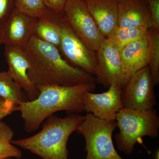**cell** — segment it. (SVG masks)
<instances>
[{
	"label": "cell",
	"instance_id": "1",
	"mask_svg": "<svg viewBox=\"0 0 159 159\" xmlns=\"http://www.w3.org/2000/svg\"><path fill=\"white\" fill-rule=\"evenodd\" d=\"M30 67L28 74L37 88L50 85L71 86L95 83L92 74L71 65L63 59L59 49L33 36L24 48Z\"/></svg>",
	"mask_w": 159,
	"mask_h": 159
},
{
	"label": "cell",
	"instance_id": "2",
	"mask_svg": "<svg viewBox=\"0 0 159 159\" xmlns=\"http://www.w3.org/2000/svg\"><path fill=\"white\" fill-rule=\"evenodd\" d=\"M95 88V83L38 87L37 98L21 103L16 109L24 120L25 130L28 133L37 130L47 118L59 111L75 114L83 111L84 96Z\"/></svg>",
	"mask_w": 159,
	"mask_h": 159
},
{
	"label": "cell",
	"instance_id": "3",
	"mask_svg": "<svg viewBox=\"0 0 159 159\" xmlns=\"http://www.w3.org/2000/svg\"><path fill=\"white\" fill-rule=\"evenodd\" d=\"M84 119V116L78 114L65 118L53 114L43 122L39 132L29 138L12 140L11 143L42 159H68L69 138L77 131Z\"/></svg>",
	"mask_w": 159,
	"mask_h": 159
},
{
	"label": "cell",
	"instance_id": "4",
	"mask_svg": "<svg viewBox=\"0 0 159 159\" xmlns=\"http://www.w3.org/2000/svg\"><path fill=\"white\" fill-rule=\"evenodd\" d=\"M116 121L119 130L115 137L117 147L125 154L132 153L136 143L143 137H158L159 117L154 108L138 111L123 107L117 113Z\"/></svg>",
	"mask_w": 159,
	"mask_h": 159
},
{
	"label": "cell",
	"instance_id": "5",
	"mask_svg": "<svg viewBox=\"0 0 159 159\" xmlns=\"http://www.w3.org/2000/svg\"><path fill=\"white\" fill-rule=\"evenodd\" d=\"M117 127L116 121L99 119L88 113L77 131L85 141V159H123L115 149L112 134Z\"/></svg>",
	"mask_w": 159,
	"mask_h": 159
},
{
	"label": "cell",
	"instance_id": "6",
	"mask_svg": "<svg viewBox=\"0 0 159 159\" xmlns=\"http://www.w3.org/2000/svg\"><path fill=\"white\" fill-rule=\"evenodd\" d=\"M64 18L80 40L96 52L106 39L100 31L87 7L84 0H66Z\"/></svg>",
	"mask_w": 159,
	"mask_h": 159
},
{
	"label": "cell",
	"instance_id": "7",
	"mask_svg": "<svg viewBox=\"0 0 159 159\" xmlns=\"http://www.w3.org/2000/svg\"><path fill=\"white\" fill-rule=\"evenodd\" d=\"M96 54V81L108 88L114 84L124 89L132 76L123 63L119 49L107 38Z\"/></svg>",
	"mask_w": 159,
	"mask_h": 159
},
{
	"label": "cell",
	"instance_id": "8",
	"mask_svg": "<svg viewBox=\"0 0 159 159\" xmlns=\"http://www.w3.org/2000/svg\"><path fill=\"white\" fill-rule=\"evenodd\" d=\"M54 19L59 27L60 33L59 51L71 65L94 75L97 64L96 52L83 42L63 17L54 15Z\"/></svg>",
	"mask_w": 159,
	"mask_h": 159
},
{
	"label": "cell",
	"instance_id": "9",
	"mask_svg": "<svg viewBox=\"0 0 159 159\" xmlns=\"http://www.w3.org/2000/svg\"><path fill=\"white\" fill-rule=\"evenodd\" d=\"M148 66L134 74L121 93L123 108L138 111L153 108L156 96Z\"/></svg>",
	"mask_w": 159,
	"mask_h": 159
},
{
	"label": "cell",
	"instance_id": "10",
	"mask_svg": "<svg viewBox=\"0 0 159 159\" xmlns=\"http://www.w3.org/2000/svg\"><path fill=\"white\" fill-rule=\"evenodd\" d=\"M5 56L9 66L10 77L27 95L29 100L36 99L39 91L31 81L28 74L30 62L24 48L20 46L5 45Z\"/></svg>",
	"mask_w": 159,
	"mask_h": 159
},
{
	"label": "cell",
	"instance_id": "11",
	"mask_svg": "<svg viewBox=\"0 0 159 159\" xmlns=\"http://www.w3.org/2000/svg\"><path fill=\"white\" fill-rule=\"evenodd\" d=\"M122 91V89L112 84L108 90L101 93L87 92L84 97V111L100 119L116 121L117 113L123 107Z\"/></svg>",
	"mask_w": 159,
	"mask_h": 159
},
{
	"label": "cell",
	"instance_id": "12",
	"mask_svg": "<svg viewBox=\"0 0 159 159\" xmlns=\"http://www.w3.org/2000/svg\"><path fill=\"white\" fill-rule=\"evenodd\" d=\"M37 19L15 9L2 26V44L25 48L33 36Z\"/></svg>",
	"mask_w": 159,
	"mask_h": 159
},
{
	"label": "cell",
	"instance_id": "13",
	"mask_svg": "<svg viewBox=\"0 0 159 159\" xmlns=\"http://www.w3.org/2000/svg\"><path fill=\"white\" fill-rule=\"evenodd\" d=\"M118 26L121 28H152L147 0H118Z\"/></svg>",
	"mask_w": 159,
	"mask_h": 159
},
{
	"label": "cell",
	"instance_id": "14",
	"mask_svg": "<svg viewBox=\"0 0 159 159\" xmlns=\"http://www.w3.org/2000/svg\"><path fill=\"white\" fill-rule=\"evenodd\" d=\"M102 34L107 38L118 24V0H84Z\"/></svg>",
	"mask_w": 159,
	"mask_h": 159
},
{
	"label": "cell",
	"instance_id": "15",
	"mask_svg": "<svg viewBox=\"0 0 159 159\" xmlns=\"http://www.w3.org/2000/svg\"><path fill=\"white\" fill-rule=\"evenodd\" d=\"M119 49L123 63L131 76L148 66L150 52L148 33L145 37L129 43Z\"/></svg>",
	"mask_w": 159,
	"mask_h": 159
},
{
	"label": "cell",
	"instance_id": "16",
	"mask_svg": "<svg viewBox=\"0 0 159 159\" xmlns=\"http://www.w3.org/2000/svg\"><path fill=\"white\" fill-rule=\"evenodd\" d=\"M51 17L37 18L34 24L33 35L38 39L59 49L61 36L59 27Z\"/></svg>",
	"mask_w": 159,
	"mask_h": 159
},
{
	"label": "cell",
	"instance_id": "17",
	"mask_svg": "<svg viewBox=\"0 0 159 159\" xmlns=\"http://www.w3.org/2000/svg\"><path fill=\"white\" fill-rule=\"evenodd\" d=\"M0 97L13 102L17 106L29 100L7 71L0 72Z\"/></svg>",
	"mask_w": 159,
	"mask_h": 159
},
{
	"label": "cell",
	"instance_id": "18",
	"mask_svg": "<svg viewBox=\"0 0 159 159\" xmlns=\"http://www.w3.org/2000/svg\"><path fill=\"white\" fill-rule=\"evenodd\" d=\"M148 29L142 28H121L116 27L110 34L109 39L119 49L129 43L145 37Z\"/></svg>",
	"mask_w": 159,
	"mask_h": 159
},
{
	"label": "cell",
	"instance_id": "19",
	"mask_svg": "<svg viewBox=\"0 0 159 159\" xmlns=\"http://www.w3.org/2000/svg\"><path fill=\"white\" fill-rule=\"evenodd\" d=\"M14 133L6 122L0 121V159L8 158L20 159L22 152L11 143Z\"/></svg>",
	"mask_w": 159,
	"mask_h": 159
},
{
	"label": "cell",
	"instance_id": "20",
	"mask_svg": "<svg viewBox=\"0 0 159 159\" xmlns=\"http://www.w3.org/2000/svg\"><path fill=\"white\" fill-rule=\"evenodd\" d=\"M150 52L148 66L154 85L159 83V31L153 28L148 29Z\"/></svg>",
	"mask_w": 159,
	"mask_h": 159
},
{
	"label": "cell",
	"instance_id": "21",
	"mask_svg": "<svg viewBox=\"0 0 159 159\" xmlns=\"http://www.w3.org/2000/svg\"><path fill=\"white\" fill-rule=\"evenodd\" d=\"M16 8L21 12L35 18L53 16L43 0H14Z\"/></svg>",
	"mask_w": 159,
	"mask_h": 159
},
{
	"label": "cell",
	"instance_id": "22",
	"mask_svg": "<svg viewBox=\"0 0 159 159\" xmlns=\"http://www.w3.org/2000/svg\"><path fill=\"white\" fill-rule=\"evenodd\" d=\"M14 0H0V26L5 24L14 10L11 9Z\"/></svg>",
	"mask_w": 159,
	"mask_h": 159
},
{
	"label": "cell",
	"instance_id": "23",
	"mask_svg": "<svg viewBox=\"0 0 159 159\" xmlns=\"http://www.w3.org/2000/svg\"><path fill=\"white\" fill-rule=\"evenodd\" d=\"M152 20V28L159 31V0H147Z\"/></svg>",
	"mask_w": 159,
	"mask_h": 159
},
{
	"label": "cell",
	"instance_id": "24",
	"mask_svg": "<svg viewBox=\"0 0 159 159\" xmlns=\"http://www.w3.org/2000/svg\"><path fill=\"white\" fill-rule=\"evenodd\" d=\"M17 107L13 102L7 101L0 97V121L16 111Z\"/></svg>",
	"mask_w": 159,
	"mask_h": 159
},
{
	"label": "cell",
	"instance_id": "25",
	"mask_svg": "<svg viewBox=\"0 0 159 159\" xmlns=\"http://www.w3.org/2000/svg\"><path fill=\"white\" fill-rule=\"evenodd\" d=\"M66 0H43L45 6L51 11L59 13L63 11Z\"/></svg>",
	"mask_w": 159,
	"mask_h": 159
},
{
	"label": "cell",
	"instance_id": "26",
	"mask_svg": "<svg viewBox=\"0 0 159 159\" xmlns=\"http://www.w3.org/2000/svg\"><path fill=\"white\" fill-rule=\"evenodd\" d=\"M2 44V27L0 26V45Z\"/></svg>",
	"mask_w": 159,
	"mask_h": 159
},
{
	"label": "cell",
	"instance_id": "27",
	"mask_svg": "<svg viewBox=\"0 0 159 159\" xmlns=\"http://www.w3.org/2000/svg\"><path fill=\"white\" fill-rule=\"evenodd\" d=\"M159 151L157 152L156 154V159H159Z\"/></svg>",
	"mask_w": 159,
	"mask_h": 159
},
{
	"label": "cell",
	"instance_id": "28",
	"mask_svg": "<svg viewBox=\"0 0 159 159\" xmlns=\"http://www.w3.org/2000/svg\"><path fill=\"white\" fill-rule=\"evenodd\" d=\"M17 159L15 158L11 157V158H6V159Z\"/></svg>",
	"mask_w": 159,
	"mask_h": 159
}]
</instances>
